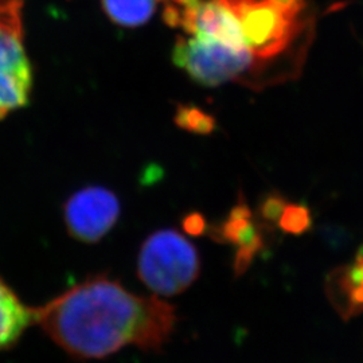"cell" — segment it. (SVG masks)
Masks as SVG:
<instances>
[{
    "instance_id": "cell-1",
    "label": "cell",
    "mask_w": 363,
    "mask_h": 363,
    "mask_svg": "<svg viewBox=\"0 0 363 363\" xmlns=\"http://www.w3.org/2000/svg\"><path fill=\"white\" fill-rule=\"evenodd\" d=\"M34 323L76 359H101L135 346L162 350L177 325L172 306L138 296L106 276H96L33 308Z\"/></svg>"
},
{
    "instance_id": "cell-2",
    "label": "cell",
    "mask_w": 363,
    "mask_h": 363,
    "mask_svg": "<svg viewBox=\"0 0 363 363\" xmlns=\"http://www.w3.org/2000/svg\"><path fill=\"white\" fill-rule=\"evenodd\" d=\"M232 9L245 40L273 84L296 77L301 61L288 52L301 35L306 22L301 15L280 10L269 0H226Z\"/></svg>"
},
{
    "instance_id": "cell-3",
    "label": "cell",
    "mask_w": 363,
    "mask_h": 363,
    "mask_svg": "<svg viewBox=\"0 0 363 363\" xmlns=\"http://www.w3.org/2000/svg\"><path fill=\"white\" fill-rule=\"evenodd\" d=\"M174 64L205 86L241 82L249 86L273 84L267 69L249 50H238L214 39L195 35L177 39Z\"/></svg>"
},
{
    "instance_id": "cell-4",
    "label": "cell",
    "mask_w": 363,
    "mask_h": 363,
    "mask_svg": "<svg viewBox=\"0 0 363 363\" xmlns=\"http://www.w3.org/2000/svg\"><path fill=\"white\" fill-rule=\"evenodd\" d=\"M201 259L194 245L172 229L150 235L140 249L138 276L159 296H177L194 283Z\"/></svg>"
},
{
    "instance_id": "cell-5",
    "label": "cell",
    "mask_w": 363,
    "mask_h": 363,
    "mask_svg": "<svg viewBox=\"0 0 363 363\" xmlns=\"http://www.w3.org/2000/svg\"><path fill=\"white\" fill-rule=\"evenodd\" d=\"M26 0H0V120L26 106L33 72L23 42Z\"/></svg>"
},
{
    "instance_id": "cell-6",
    "label": "cell",
    "mask_w": 363,
    "mask_h": 363,
    "mask_svg": "<svg viewBox=\"0 0 363 363\" xmlns=\"http://www.w3.org/2000/svg\"><path fill=\"white\" fill-rule=\"evenodd\" d=\"M120 203L116 195L104 187H86L70 196L64 217L67 230L81 242L100 241L117 222Z\"/></svg>"
},
{
    "instance_id": "cell-7",
    "label": "cell",
    "mask_w": 363,
    "mask_h": 363,
    "mask_svg": "<svg viewBox=\"0 0 363 363\" xmlns=\"http://www.w3.org/2000/svg\"><path fill=\"white\" fill-rule=\"evenodd\" d=\"M325 295L343 320L363 313V247L350 264L342 265L328 274Z\"/></svg>"
},
{
    "instance_id": "cell-8",
    "label": "cell",
    "mask_w": 363,
    "mask_h": 363,
    "mask_svg": "<svg viewBox=\"0 0 363 363\" xmlns=\"http://www.w3.org/2000/svg\"><path fill=\"white\" fill-rule=\"evenodd\" d=\"M222 237L237 247L234 271L237 274L245 272L262 247V237L245 205H238L232 210L222 226Z\"/></svg>"
},
{
    "instance_id": "cell-9",
    "label": "cell",
    "mask_w": 363,
    "mask_h": 363,
    "mask_svg": "<svg viewBox=\"0 0 363 363\" xmlns=\"http://www.w3.org/2000/svg\"><path fill=\"white\" fill-rule=\"evenodd\" d=\"M33 323V308L26 307L0 277V351L11 349Z\"/></svg>"
},
{
    "instance_id": "cell-10",
    "label": "cell",
    "mask_w": 363,
    "mask_h": 363,
    "mask_svg": "<svg viewBox=\"0 0 363 363\" xmlns=\"http://www.w3.org/2000/svg\"><path fill=\"white\" fill-rule=\"evenodd\" d=\"M108 18L123 27L145 25L155 13L157 0H101Z\"/></svg>"
},
{
    "instance_id": "cell-11",
    "label": "cell",
    "mask_w": 363,
    "mask_h": 363,
    "mask_svg": "<svg viewBox=\"0 0 363 363\" xmlns=\"http://www.w3.org/2000/svg\"><path fill=\"white\" fill-rule=\"evenodd\" d=\"M279 225L288 233H303L310 228V211L303 206L286 203Z\"/></svg>"
},
{
    "instance_id": "cell-12",
    "label": "cell",
    "mask_w": 363,
    "mask_h": 363,
    "mask_svg": "<svg viewBox=\"0 0 363 363\" xmlns=\"http://www.w3.org/2000/svg\"><path fill=\"white\" fill-rule=\"evenodd\" d=\"M177 120L183 128L195 132H210L214 127L213 118L201 112L199 109L183 108L179 111Z\"/></svg>"
},
{
    "instance_id": "cell-13",
    "label": "cell",
    "mask_w": 363,
    "mask_h": 363,
    "mask_svg": "<svg viewBox=\"0 0 363 363\" xmlns=\"http://www.w3.org/2000/svg\"><path fill=\"white\" fill-rule=\"evenodd\" d=\"M274 6H277L280 10L292 15H303L306 9L304 0H269Z\"/></svg>"
}]
</instances>
